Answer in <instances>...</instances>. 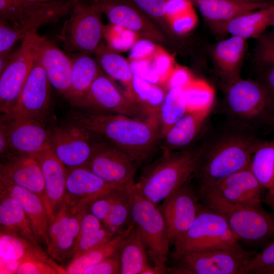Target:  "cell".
Wrapping results in <instances>:
<instances>
[{
    "mask_svg": "<svg viewBox=\"0 0 274 274\" xmlns=\"http://www.w3.org/2000/svg\"><path fill=\"white\" fill-rule=\"evenodd\" d=\"M70 118L72 123L106 138L137 164L148 159L161 140L158 114L135 118L76 112Z\"/></svg>",
    "mask_w": 274,
    "mask_h": 274,
    "instance_id": "cell-1",
    "label": "cell"
},
{
    "mask_svg": "<svg viewBox=\"0 0 274 274\" xmlns=\"http://www.w3.org/2000/svg\"><path fill=\"white\" fill-rule=\"evenodd\" d=\"M259 142L246 133H230L198 150L193 177L198 187L211 186L248 167Z\"/></svg>",
    "mask_w": 274,
    "mask_h": 274,
    "instance_id": "cell-2",
    "label": "cell"
},
{
    "mask_svg": "<svg viewBox=\"0 0 274 274\" xmlns=\"http://www.w3.org/2000/svg\"><path fill=\"white\" fill-rule=\"evenodd\" d=\"M197 158V151L162 154L144 169L134 188L143 197L158 204L193 177Z\"/></svg>",
    "mask_w": 274,
    "mask_h": 274,
    "instance_id": "cell-3",
    "label": "cell"
},
{
    "mask_svg": "<svg viewBox=\"0 0 274 274\" xmlns=\"http://www.w3.org/2000/svg\"><path fill=\"white\" fill-rule=\"evenodd\" d=\"M258 252L237 245L187 252L167 267L172 274H247Z\"/></svg>",
    "mask_w": 274,
    "mask_h": 274,
    "instance_id": "cell-4",
    "label": "cell"
},
{
    "mask_svg": "<svg viewBox=\"0 0 274 274\" xmlns=\"http://www.w3.org/2000/svg\"><path fill=\"white\" fill-rule=\"evenodd\" d=\"M238 244L239 241L224 216L200 202L194 222L175 241L170 256L174 261L187 252L227 248Z\"/></svg>",
    "mask_w": 274,
    "mask_h": 274,
    "instance_id": "cell-5",
    "label": "cell"
},
{
    "mask_svg": "<svg viewBox=\"0 0 274 274\" xmlns=\"http://www.w3.org/2000/svg\"><path fill=\"white\" fill-rule=\"evenodd\" d=\"M131 217L153 262L151 274L167 273L170 245L165 221L158 204L140 195L134 186L130 193Z\"/></svg>",
    "mask_w": 274,
    "mask_h": 274,
    "instance_id": "cell-6",
    "label": "cell"
},
{
    "mask_svg": "<svg viewBox=\"0 0 274 274\" xmlns=\"http://www.w3.org/2000/svg\"><path fill=\"white\" fill-rule=\"evenodd\" d=\"M199 199L224 216L239 241L263 248L274 241L273 213L262 207L233 206L210 197H199Z\"/></svg>",
    "mask_w": 274,
    "mask_h": 274,
    "instance_id": "cell-7",
    "label": "cell"
},
{
    "mask_svg": "<svg viewBox=\"0 0 274 274\" xmlns=\"http://www.w3.org/2000/svg\"><path fill=\"white\" fill-rule=\"evenodd\" d=\"M225 99L228 114L246 126L268 123L274 110V92L254 80L240 78L229 83Z\"/></svg>",
    "mask_w": 274,
    "mask_h": 274,
    "instance_id": "cell-8",
    "label": "cell"
},
{
    "mask_svg": "<svg viewBox=\"0 0 274 274\" xmlns=\"http://www.w3.org/2000/svg\"><path fill=\"white\" fill-rule=\"evenodd\" d=\"M71 13L59 36L64 48L75 53L95 54L104 33L100 8L95 2L79 1Z\"/></svg>",
    "mask_w": 274,
    "mask_h": 274,
    "instance_id": "cell-9",
    "label": "cell"
},
{
    "mask_svg": "<svg viewBox=\"0 0 274 274\" xmlns=\"http://www.w3.org/2000/svg\"><path fill=\"white\" fill-rule=\"evenodd\" d=\"M41 38L37 32L25 37L19 48L11 53L0 73V110L3 115L16 104L36 58Z\"/></svg>",
    "mask_w": 274,
    "mask_h": 274,
    "instance_id": "cell-10",
    "label": "cell"
},
{
    "mask_svg": "<svg viewBox=\"0 0 274 274\" xmlns=\"http://www.w3.org/2000/svg\"><path fill=\"white\" fill-rule=\"evenodd\" d=\"M79 0H57L38 4L19 20L9 23L0 20V56L9 54L16 43L37 32L43 25L56 21L70 13Z\"/></svg>",
    "mask_w": 274,
    "mask_h": 274,
    "instance_id": "cell-11",
    "label": "cell"
},
{
    "mask_svg": "<svg viewBox=\"0 0 274 274\" xmlns=\"http://www.w3.org/2000/svg\"><path fill=\"white\" fill-rule=\"evenodd\" d=\"M73 104L78 107L110 112L112 114L135 118H146L153 115L125 96L112 79L102 71L95 79L86 93Z\"/></svg>",
    "mask_w": 274,
    "mask_h": 274,
    "instance_id": "cell-12",
    "label": "cell"
},
{
    "mask_svg": "<svg viewBox=\"0 0 274 274\" xmlns=\"http://www.w3.org/2000/svg\"><path fill=\"white\" fill-rule=\"evenodd\" d=\"M264 189L255 178L249 166L206 187H198V197L216 198L227 204L262 207Z\"/></svg>",
    "mask_w": 274,
    "mask_h": 274,
    "instance_id": "cell-13",
    "label": "cell"
},
{
    "mask_svg": "<svg viewBox=\"0 0 274 274\" xmlns=\"http://www.w3.org/2000/svg\"><path fill=\"white\" fill-rule=\"evenodd\" d=\"M136 164L126 153L110 143L95 144L93 153L84 166L109 184L131 188L134 185Z\"/></svg>",
    "mask_w": 274,
    "mask_h": 274,
    "instance_id": "cell-14",
    "label": "cell"
},
{
    "mask_svg": "<svg viewBox=\"0 0 274 274\" xmlns=\"http://www.w3.org/2000/svg\"><path fill=\"white\" fill-rule=\"evenodd\" d=\"M90 133L72 123L56 127L50 131L48 143L67 169L85 166L92 156L95 144L91 142Z\"/></svg>",
    "mask_w": 274,
    "mask_h": 274,
    "instance_id": "cell-15",
    "label": "cell"
},
{
    "mask_svg": "<svg viewBox=\"0 0 274 274\" xmlns=\"http://www.w3.org/2000/svg\"><path fill=\"white\" fill-rule=\"evenodd\" d=\"M50 86L36 57L16 104L7 114L2 115L1 121L21 118L43 119L50 104Z\"/></svg>",
    "mask_w": 274,
    "mask_h": 274,
    "instance_id": "cell-16",
    "label": "cell"
},
{
    "mask_svg": "<svg viewBox=\"0 0 274 274\" xmlns=\"http://www.w3.org/2000/svg\"><path fill=\"white\" fill-rule=\"evenodd\" d=\"M86 210L75 211L65 199L49 220L47 247L48 254L54 259L62 262L74 256L80 234L81 218Z\"/></svg>",
    "mask_w": 274,
    "mask_h": 274,
    "instance_id": "cell-17",
    "label": "cell"
},
{
    "mask_svg": "<svg viewBox=\"0 0 274 274\" xmlns=\"http://www.w3.org/2000/svg\"><path fill=\"white\" fill-rule=\"evenodd\" d=\"M189 179L165 198L159 206L163 214L170 245L194 222L200 203L199 197Z\"/></svg>",
    "mask_w": 274,
    "mask_h": 274,
    "instance_id": "cell-18",
    "label": "cell"
},
{
    "mask_svg": "<svg viewBox=\"0 0 274 274\" xmlns=\"http://www.w3.org/2000/svg\"><path fill=\"white\" fill-rule=\"evenodd\" d=\"M110 22L146 40L166 43L161 29L129 0H100L95 2Z\"/></svg>",
    "mask_w": 274,
    "mask_h": 274,
    "instance_id": "cell-19",
    "label": "cell"
},
{
    "mask_svg": "<svg viewBox=\"0 0 274 274\" xmlns=\"http://www.w3.org/2000/svg\"><path fill=\"white\" fill-rule=\"evenodd\" d=\"M0 181L1 185L16 186L36 193L46 209L43 177L36 155L13 154L6 157L1 165Z\"/></svg>",
    "mask_w": 274,
    "mask_h": 274,
    "instance_id": "cell-20",
    "label": "cell"
},
{
    "mask_svg": "<svg viewBox=\"0 0 274 274\" xmlns=\"http://www.w3.org/2000/svg\"><path fill=\"white\" fill-rule=\"evenodd\" d=\"M36 156L43 177L49 221L65 200L67 169L54 154L48 142Z\"/></svg>",
    "mask_w": 274,
    "mask_h": 274,
    "instance_id": "cell-21",
    "label": "cell"
},
{
    "mask_svg": "<svg viewBox=\"0 0 274 274\" xmlns=\"http://www.w3.org/2000/svg\"><path fill=\"white\" fill-rule=\"evenodd\" d=\"M119 188L112 186L84 166L67 169L66 200L75 210L87 209L99 196Z\"/></svg>",
    "mask_w": 274,
    "mask_h": 274,
    "instance_id": "cell-22",
    "label": "cell"
},
{
    "mask_svg": "<svg viewBox=\"0 0 274 274\" xmlns=\"http://www.w3.org/2000/svg\"><path fill=\"white\" fill-rule=\"evenodd\" d=\"M42 121L32 118L1 121L6 125L10 151L13 154L36 155L48 143L50 131Z\"/></svg>",
    "mask_w": 274,
    "mask_h": 274,
    "instance_id": "cell-23",
    "label": "cell"
},
{
    "mask_svg": "<svg viewBox=\"0 0 274 274\" xmlns=\"http://www.w3.org/2000/svg\"><path fill=\"white\" fill-rule=\"evenodd\" d=\"M37 58L44 68L50 85L66 97L70 86L71 58L43 37Z\"/></svg>",
    "mask_w": 274,
    "mask_h": 274,
    "instance_id": "cell-24",
    "label": "cell"
},
{
    "mask_svg": "<svg viewBox=\"0 0 274 274\" xmlns=\"http://www.w3.org/2000/svg\"><path fill=\"white\" fill-rule=\"evenodd\" d=\"M204 18L219 30L229 21L265 7L274 1L251 2L243 0H190Z\"/></svg>",
    "mask_w": 274,
    "mask_h": 274,
    "instance_id": "cell-25",
    "label": "cell"
},
{
    "mask_svg": "<svg viewBox=\"0 0 274 274\" xmlns=\"http://www.w3.org/2000/svg\"><path fill=\"white\" fill-rule=\"evenodd\" d=\"M30 259L53 262L38 245L16 234L1 231L0 273H16L19 265Z\"/></svg>",
    "mask_w": 274,
    "mask_h": 274,
    "instance_id": "cell-26",
    "label": "cell"
},
{
    "mask_svg": "<svg viewBox=\"0 0 274 274\" xmlns=\"http://www.w3.org/2000/svg\"><path fill=\"white\" fill-rule=\"evenodd\" d=\"M1 192L15 199L28 218L40 242L48 243L49 217L42 199L36 193L14 185H1Z\"/></svg>",
    "mask_w": 274,
    "mask_h": 274,
    "instance_id": "cell-27",
    "label": "cell"
},
{
    "mask_svg": "<svg viewBox=\"0 0 274 274\" xmlns=\"http://www.w3.org/2000/svg\"><path fill=\"white\" fill-rule=\"evenodd\" d=\"M211 110H187L162 138L163 154L179 151L197 137Z\"/></svg>",
    "mask_w": 274,
    "mask_h": 274,
    "instance_id": "cell-28",
    "label": "cell"
},
{
    "mask_svg": "<svg viewBox=\"0 0 274 274\" xmlns=\"http://www.w3.org/2000/svg\"><path fill=\"white\" fill-rule=\"evenodd\" d=\"M247 40L236 36L216 44L213 55L217 67L229 83L240 79L239 69L245 55Z\"/></svg>",
    "mask_w": 274,
    "mask_h": 274,
    "instance_id": "cell-29",
    "label": "cell"
},
{
    "mask_svg": "<svg viewBox=\"0 0 274 274\" xmlns=\"http://www.w3.org/2000/svg\"><path fill=\"white\" fill-rule=\"evenodd\" d=\"M71 59L70 86L66 98L73 104L86 93L101 70L91 54L75 53Z\"/></svg>",
    "mask_w": 274,
    "mask_h": 274,
    "instance_id": "cell-30",
    "label": "cell"
},
{
    "mask_svg": "<svg viewBox=\"0 0 274 274\" xmlns=\"http://www.w3.org/2000/svg\"><path fill=\"white\" fill-rule=\"evenodd\" d=\"M0 225L1 231L16 234L38 245L40 241L21 206L15 199L2 192Z\"/></svg>",
    "mask_w": 274,
    "mask_h": 274,
    "instance_id": "cell-31",
    "label": "cell"
},
{
    "mask_svg": "<svg viewBox=\"0 0 274 274\" xmlns=\"http://www.w3.org/2000/svg\"><path fill=\"white\" fill-rule=\"evenodd\" d=\"M273 16L274 4L239 16L226 23L220 30L247 40L258 38L268 27L272 25Z\"/></svg>",
    "mask_w": 274,
    "mask_h": 274,
    "instance_id": "cell-32",
    "label": "cell"
},
{
    "mask_svg": "<svg viewBox=\"0 0 274 274\" xmlns=\"http://www.w3.org/2000/svg\"><path fill=\"white\" fill-rule=\"evenodd\" d=\"M121 274H150L152 265L140 232L135 226L119 250Z\"/></svg>",
    "mask_w": 274,
    "mask_h": 274,
    "instance_id": "cell-33",
    "label": "cell"
},
{
    "mask_svg": "<svg viewBox=\"0 0 274 274\" xmlns=\"http://www.w3.org/2000/svg\"><path fill=\"white\" fill-rule=\"evenodd\" d=\"M134 223L112 238L80 256L73 258L67 266L66 273L82 274L87 268L117 252L127 236L134 228Z\"/></svg>",
    "mask_w": 274,
    "mask_h": 274,
    "instance_id": "cell-34",
    "label": "cell"
},
{
    "mask_svg": "<svg viewBox=\"0 0 274 274\" xmlns=\"http://www.w3.org/2000/svg\"><path fill=\"white\" fill-rule=\"evenodd\" d=\"M249 168L266 195L274 194V141L259 142L252 156Z\"/></svg>",
    "mask_w": 274,
    "mask_h": 274,
    "instance_id": "cell-35",
    "label": "cell"
},
{
    "mask_svg": "<svg viewBox=\"0 0 274 274\" xmlns=\"http://www.w3.org/2000/svg\"><path fill=\"white\" fill-rule=\"evenodd\" d=\"M94 54L101 69L107 76L130 88L134 73L131 64L125 58L110 46L102 43Z\"/></svg>",
    "mask_w": 274,
    "mask_h": 274,
    "instance_id": "cell-36",
    "label": "cell"
},
{
    "mask_svg": "<svg viewBox=\"0 0 274 274\" xmlns=\"http://www.w3.org/2000/svg\"><path fill=\"white\" fill-rule=\"evenodd\" d=\"M185 93L183 87H169L158 112L159 129L162 138L187 112Z\"/></svg>",
    "mask_w": 274,
    "mask_h": 274,
    "instance_id": "cell-37",
    "label": "cell"
},
{
    "mask_svg": "<svg viewBox=\"0 0 274 274\" xmlns=\"http://www.w3.org/2000/svg\"><path fill=\"white\" fill-rule=\"evenodd\" d=\"M190 0H166V13L173 31L183 34L192 30L197 16Z\"/></svg>",
    "mask_w": 274,
    "mask_h": 274,
    "instance_id": "cell-38",
    "label": "cell"
},
{
    "mask_svg": "<svg viewBox=\"0 0 274 274\" xmlns=\"http://www.w3.org/2000/svg\"><path fill=\"white\" fill-rule=\"evenodd\" d=\"M132 188L126 190L119 196L102 222L113 233L122 232L133 223L130 204V193Z\"/></svg>",
    "mask_w": 274,
    "mask_h": 274,
    "instance_id": "cell-39",
    "label": "cell"
},
{
    "mask_svg": "<svg viewBox=\"0 0 274 274\" xmlns=\"http://www.w3.org/2000/svg\"><path fill=\"white\" fill-rule=\"evenodd\" d=\"M187 110H211L215 93L210 85L202 81L190 82L184 88Z\"/></svg>",
    "mask_w": 274,
    "mask_h": 274,
    "instance_id": "cell-40",
    "label": "cell"
},
{
    "mask_svg": "<svg viewBox=\"0 0 274 274\" xmlns=\"http://www.w3.org/2000/svg\"><path fill=\"white\" fill-rule=\"evenodd\" d=\"M165 34L172 31L166 13V0H129Z\"/></svg>",
    "mask_w": 274,
    "mask_h": 274,
    "instance_id": "cell-41",
    "label": "cell"
},
{
    "mask_svg": "<svg viewBox=\"0 0 274 274\" xmlns=\"http://www.w3.org/2000/svg\"><path fill=\"white\" fill-rule=\"evenodd\" d=\"M37 4L24 0H0V20L9 23L16 22Z\"/></svg>",
    "mask_w": 274,
    "mask_h": 274,
    "instance_id": "cell-42",
    "label": "cell"
},
{
    "mask_svg": "<svg viewBox=\"0 0 274 274\" xmlns=\"http://www.w3.org/2000/svg\"><path fill=\"white\" fill-rule=\"evenodd\" d=\"M131 188L115 189L99 196L89 204L88 211L103 222L119 196Z\"/></svg>",
    "mask_w": 274,
    "mask_h": 274,
    "instance_id": "cell-43",
    "label": "cell"
},
{
    "mask_svg": "<svg viewBox=\"0 0 274 274\" xmlns=\"http://www.w3.org/2000/svg\"><path fill=\"white\" fill-rule=\"evenodd\" d=\"M257 39V61L264 69L274 67V31L263 33Z\"/></svg>",
    "mask_w": 274,
    "mask_h": 274,
    "instance_id": "cell-44",
    "label": "cell"
},
{
    "mask_svg": "<svg viewBox=\"0 0 274 274\" xmlns=\"http://www.w3.org/2000/svg\"><path fill=\"white\" fill-rule=\"evenodd\" d=\"M17 274L66 273L65 269L60 268L54 263L40 259H30L22 262L18 266Z\"/></svg>",
    "mask_w": 274,
    "mask_h": 274,
    "instance_id": "cell-45",
    "label": "cell"
},
{
    "mask_svg": "<svg viewBox=\"0 0 274 274\" xmlns=\"http://www.w3.org/2000/svg\"><path fill=\"white\" fill-rule=\"evenodd\" d=\"M274 267V241L270 243L253 258L249 273L266 274Z\"/></svg>",
    "mask_w": 274,
    "mask_h": 274,
    "instance_id": "cell-46",
    "label": "cell"
},
{
    "mask_svg": "<svg viewBox=\"0 0 274 274\" xmlns=\"http://www.w3.org/2000/svg\"><path fill=\"white\" fill-rule=\"evenodd\" d=\"M120 272L118 251L109 257L86 268L82 274H118Z\"/></svg>",
    "mask_w": 274,
    "mask_h": 274,
    "instance_id": "cell-47",
    "label": "cell"
},
{
    "mask_svg": "<svg viewBox=\"0 0 274 274\" xmlns=\"http://www.w3.org/2000/svg\"><path fill=\"white\" fill-rule=\"evenodd\" d=\"M10 151L9 144L5 123L1 121L0 125V153L1 156L7 157Z\"/></svg>",
    "mask_w": 274,
    "mask_h": 274,
    "instance_id": "cell-48",
    "label": "cell"
},
{
    "mask_svg": "<svg viewBox=\"0 0 274 274\" xmlns=\"http://www.w3.org/2000/svg\"><path fill=\"white\" fill-rule=\"evenodd\" d=\"M260 82L274 92V67L264 69Z\"/></svg>",
    "mask_w": 274,
    "mask_h": 274,
    "instance_id": "cell-49",
    "label": "cell"
},
{
    "mask_svg": "<svg viewBox=\"0 0 274 274\" xmlns=\"http://www.w3.org/2000/svg\"><path fill=\"white\" fill-rule=\"evenodd\" d=\"M263 201L269 206L274 214V194L271 195H266Z\"/></svg>",
    "mask_w": 274,
    "mask_h": 274,
    "instance_id": "cell-50",
    "label": "cell"
},
{
    "mask_svg": "<svg viewBox=\"0 0 274 274\" xmlns=\"http://www.w3.org/2000/svg\"><path fill=\"white\" fill-rule=\"evenodd\" d=\"M28 2L35 4H43L46 3L51 2L57 0H24Z\"/></svg>",
    "mask_w": 274,
    "mask_h": 274,
    "instance_id": "cell-51",
    "label": "cell"
},
{
    "mask_svg": "<svg viewBox=\"0 0 274 274\" xmlns=\"http://www.w3.org/2000/svg\"><path fill=\"white\" fill-rule=\"evenodd\" d=\"M268 123L274 126V110Z\"/></svg>",
    "mask_w": 274,
    "mask_h": 274,
    "instance_id": "cell-52",
    "label": "cell"
},
{
    "mask_svg": "<svg viewBox=\"0 0 274 274\" xmlns=\"http://www.w3.org/2000/svg\"><path fill=\"white\" fill-rule=\"evenodd\" d=\"M266 274H274V267L268 270Z\"/></svg>",
    "mask_w": 274,
    "mask_h": 274,
    "instance_id": "cell-53",
    "label": "cell"
},
{
    "mask_svg": "<svg viewBox=\"0 0 274 274\" xmlns=\"http://www.w3.org/2000/svg\"><path fill=\"white\" fill-rule=\"evenodd\" d=\"M243 1H251V2H260V1H269V0H243Z\"/></svg>",
    "mask_w": 274,
    "mask_h": 274,
    "instance_id": "cell-54",
    "label": "cell"
},
{
    "mask_svg": "<svg viewBox=\"0 0 274 274\" xmlns=\"http://www.w3.org/2000/svg\"><path fill=\"white\" fill-rule=\"evenodd\" d=\"M271 26H273V28H274V16H273V19H272V25Z\"/></svg>",
    "mask_w": 274,
    "mask_h": 274,
    "instance_id": "cell-55",
    "label": "cell"
},
{
    "mask_svg": "<svg viewBox=\"0 0 274 274\" xmlns=\"http://www.w3.org/2000/svg\"><path fill=\"white\" fill-rule=\"evenodd\" d=\"M79 1H83V0H79ZM89 1H91L92 2H96L99 1L100 0H89Z\"/></svg>",
    "mask_w": 274,
    "mask_h": 274,
    "instance_id": "cell-56",
    "label": "cell"
},
{
    "mask_svg": "<svg viewBox=\"0 0 274 274\" xmlns=\"http://www.w3.org/2000/svg\"><path fill=\"white\" fill-rule=\"evenodd\" d=\"M269 1H274V0H269Z\"/></svg>",
    "mask_w": 274,
    "mask_h": 274,
    "instance_id": "cell-57",
    "label": "cell"
}]
</instances>
